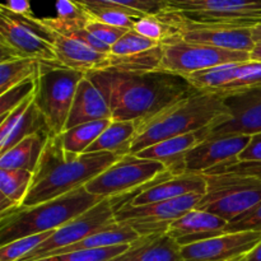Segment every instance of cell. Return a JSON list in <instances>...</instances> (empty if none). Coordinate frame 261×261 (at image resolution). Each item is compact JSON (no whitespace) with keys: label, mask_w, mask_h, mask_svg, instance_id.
<instances>
[{"label":"cell","mask_w":261,"mask_h":261,"mask_svg":"<svg viewBox=\"0 0 261 261\" xmlns=\"http://www.w3.org/2000/svg\"><path fill=\"white\" fill-rule=\"evenodd\" d=\"M87 75L109 101L114 121H140L194 91L182 76L163 71L137 74L106 69Z\"/></svg>","instance_id":"cell-1"},{"label":"cell","mask_w":261,"mask_h":261,"mask_svg":"<svg viewBox=\"0 0 261 261\" xmlns=\"http://www.w3.org/2000/svg\"><path fill=\"white\" fill-rule=\"evenodd\" d=\"M120 158L110 152H68L59 135L50 137L20 206L31 208L83 188Z\"/></svg>","instance_id":"cell-2"},{"label":"cell","mask_w":261,"mask_h":261,"mask_svg":"<svg viewBox=\"0 0 261 261\" xmlns=\"http://www.w3.org/2000/svg\"><path fill=\"white\" fill-rule=\"evenodd\" d=\"M228 119L224 97L194 89L157 114L137 121L130 154H137L168 138L213 129Z\"/></svg>","instance_id":"cell-3"},{"label":"cell","mask_w":261,"mask_h":261,"mask_svg":"<svg viewBox=\"0 0 261 261\" xmlns=\"http://www.w3.org/2000/svg\"><path fill=\"white\" fill-rule=\"evenodd\" d=\"M103 200L88 193L86 186L31 208L0 214V246L14 240L55 231Z\"/></svg>","instance_id":"cell-4"},{"label":"cell","mask_w":261,"mask_h":261,"mask_svg":"<svg viewBox=\"0 0 261 261\" xmlns=\"http://www.w3.org/2000/svg\"><path fill=\"white\" fill-rule=\"evenodd\" d=\"M86 75L60 64L41 63L35 105L46 120L51 137H58L65 130L76 88Z\"/></svg>","instance_id":"cell-5"},{"label":"cell","mask_w":261,"mask_h":261,"mask_svg":"<svg viewBox=\"0 0 261 261\" xmlns=\"http://www.w3.org/2000/svg\"><path fill=\"white\" fill-rule=\"evenodd\" d=\"M0 63L14 59H36L55 63V51L40 18L24 17L0 5Z\"/></svg>","instance_id":"cell-6"},{"label":"cell","mask_w":261,"mask_h":261,"mask_svg":"<svg viewBox=\"0 0 261 261\" xmlns=\"http://www.w3.org/2000/svg\"><path fill=\"white\" fill-rule=\"evenodd\" d=\"M206 191L195 209L209 212L229 223L261 201V180L240 173L205 175Z\"/></svg>","instance_id":"cell-7"},{"label":"cell","mask_w":261,"mask_h":261,"mask_svg":"<svg viewBox=\"0 0 261 261\" xmlns=\"http://www.w3.org/2000/svg\"><path fill=\"white\" fill-rule=\"evenodd\" d=\"M168 172L158 161L126 154L86 185L88 193L102 199L130 195Z\"/></svg>","instance_id":"cell-8"},{"label":"cell","mask_w":261,"mask_h":261,"mask_svg":"<svg viewBox=\"0 0 261 261\" xmlns=\"http://www.w3.org/2000/svg\"><path fill=\"white\" fill-rule=\"evenodd\" d=\"M163 56L160 71L184 76L205 69L251 60L250 53L232 51L189 43L171 35L162 42Z\"/></svg>","instance_id":"cell-9"},{"label":"cell","mask_w":261,"mask_h":261,"mask_svg":"<svg viewBox=\"0 0 261 261\" xmlns=\"http://www.w3.org/2000/svg\"><path fill=\"white\" fill-rule=\"evenodd\" d=\"M170 10L203 24L255 27L261 23V0H168Z\"/></svg>","instance_id":"cell-10"},{"label":"cell","mask_w":261,"mask_h":261,"mask_svg":"<svg viewBox=\"0 0 261 261\" xmlns=\"http://www.w3.org/2000/svg\"><path fill=\"white\" fill-rule=\"evenodd\" d=\"M158 17L170 25L171 35L185 42L246 53H251L256 46L251 27L203 24L172 12H166Z\"/></svg>","instance_id":"cell-11"},{"label":"cell","mask_w":261,"mask_h":261,"mask_svg":"<svg viewBox=\"0 0 261 261\" xmlns=\"http://www.w3.org/2000/svg\"><path fill=\"white\" fill-rule=\"evenodd\" d=\"M115 216H116L115 199H103L93 208L88 209L83 214L61 226L60 228L55 229L45 242H42L37 249L33 250L20 261L43 259L56 250L65 249L70 245L87 239L88 236H92L96 232L109 228L117 223Z\"/></svg>","instance_id":"cell-12"},{"label":"cell","mask_w":261,"mask_h":261,"mask_svg":"<svg viewBox=\"0 0 261 261\" xmlns=\"http://www.w3.org/2000/svg\"><path fill=\"white\" fill-rule=\"evenodd\" d=\"M203 194H189L172 200L158 201L140 206L125 205L116 212V222L127 224L139 236L165 233L175 219L196 208Z\"/></svg>","instance_id":"cell-13"},{"label":"cell","mask_w":261,"mask_h":261,"mask_svg":"<svg viewBox=\"0 0 261 261\" xmlns=\"http://www.w3.org/2000/svg\"><path fill=\"white\" fill-rule=\"evenodd\" d=\"M205 191V175L182 173V175L172 176L170 172H166L140 188L135 193L115 198V206L117 212L125 205L140 206L145 204L158 203V201L172 200V199L189 195V194H203L204 195Z\"/></svg>","instance_id":"cell-14"},{"label":"cell","mask_w":261,"mask_h":261,"mask_svg":"<svg viewBox=\"0 0 261 261\" xmlns=\"http://www.w3.org/2000/svg\"><path fill=\"white\" fill-rule=\"evenodd\" d=\"M229 119L213 129L203 130L205 140L261 133V86L224 98Z\"/></svg>","instance_id":"cell-15"},{"label":"cell","mask_w":261,"mask_h":261,"mask_svg":"<svg viewBox=\"0 0 261 261\" xmlns=\"http://www.w3.org/2000/svg\"><path fill=\"white\" fill-rule=\"evenodd\" d=\"M261 241V232L223 233L181 247L182 261H232L249 254Z\"/></svg>","instance_id":"cell-16"},{"label":"cell","mask_w":261,"mask_h":261,"mask_svg":"<svg viewBox=\"0 0 261 261\" xmlns=\"http://www.w3.org/2000/svg\"><path fill=\"white\" fill-rule=\"evenodd\" d=\"M250 138L249 135H233L199 143L186 155L184 172L205 175L214 167L236 162L249 144Z\"/></svg>","instance_id":"cell-17"},{"label":"cell","mask_w":261,"mask_h":261,"mask_svg":"<svg viewBox=\"0 0 261 261\" xmlns=\"http://www.w3.org/2000/svg\"><path fill=\"white\" fill-rule=\"evenodd\" d=\"M42 20V18H41ZM43 23V20H42ZM46 27L47 40L53 45L58 64L84 74L106 70L110 68V54H102L79 41L69 38L53 28Z\"/></svg>","instance_id":"cell-18"},{"label":"cell","mask_w":261,"mask_h":261,"mask_svg":"<svg viewBox=\"0 0 261 261\" xmlns=\"http://www.w3.org/2000/svg\"><path fill=\"white\" fill-rule=\"evenodd\" d=\"M40 132L50 133V129L35 105V94H32L17 109L0 117V154L9 150L28 135Z\"/></svg>","instance_id":"cell-19"},{"label":"cell","mask_w":261,"mask_h":261,"mask_svg":"<svg viewBox=\"0 0 261 261\" xmlns=\"http://www.w3.org/2000/svg\"><path fill=\"white\" fill-rule=\"evenodd\" d=\"M227 224L228 222L216 214L200 209H193L175 219L168 227L167 233L182 247L223 234Z\"/></svg>","instance_id":"cell-20"},{"label":"cell","mask_w":261,"mask_h":261,"mask_svg":"<svg viewBox=\"0 0 261 261\" xmlns=\"http://www.w3.org/2000/svg\"><path fill=\"white\" fill-rule=\"evenodd\" d=\"M97 120H112L111 107L101 89L86 75L76 88L65 130Z\"/></svg>","instance_id":"cell-21"},{"label":"cell","mask_w":261,"mask_h":261,"mask_svg":"<svg viewBox=\"0 0 261 261\" xmlns=\"http://www.w3.org/2000/svg\"><path fill=\"white\" fill-rule=\"evenodd\" d=\"M204 140H205L204 133L203 130H200L190 134L168 138L145 148L135 155L163 163L172 176L182 175L185 173L184 167H185V158L188 153Z\"/></svg>","instance_id":"cell-22"},{"label":"cell","mask_w":261,"mask_h":261,"mask_svg":"<svg viewBox=\"0 0 261 261\" xmlns=\"http://www.w3.org/2000/svg\"><path fill=\"white\" fill-rule=\"evenodd\" d=\"M110 261H182L181 245L167 232L147 234Z\"/></svg>","instance_id":"cell-23"},{"label":"cell","mask_w":261,"mask_h":261,"mask_svg":"<svg viewBox=\"0 0 261 261\" xmlns=\"http://www.w3.org/2000/svg\"><path fill=\"white\" fill-rule=\"evenodd\" d=\"M50 137L51 134L47 132L28 135L0 154V170H23L33 173Z\"/></svg>","instance_id":"cell-24"},{"label":"cell","mask_w":261,"mask_h":261,"mask_svg":"<svg viewBox=\"0 0 261 261\" xmlns=\"http://www.w3.org/2000/svg\"><path fill=\"white\" fill-rule=\"evenodd\" d=\"M139 234L135 229L127 224L116 223L114 226L109 227L106 229L96 232L92 236H88L87 239L76 242V244L70 245L65 249L56 250L51 252L47 256H54V255L68 254V252L74 251H83V250H94V249H105V247L119 246V245H129L134 242L135 240L139 239ZM46 256V257H47Z\"/></svg>","instance_id":"cell-25"},{"label":"cell","mask_w":261,"mask_h":261,"mask_svg":"<svg viewBox=\"0 0 261 261\" xmlns=\"http://www.w3.org/2000/svg\"><path fill=\"white\" fill-rule=\"evenodd\" d=\"M137 134L135 121H114L103 130L86 153L110 152L119 157L130 154L132 142Z\"/></svg>","instance_id":"cell-26"},{"label":"cell","mask_w":261,"mask_h":261,"mask_svg":"<svg viewBox=\"0 0 261 261\" xmlns=\"http://www.w3.org/2000/svg\"><path fill=\"white\" fill-rule=\"evenodd\" d=\"M33 173L23 170H0V214L22 205L30 190Z\"/></svg>","instance_id":"cell-27"},{"label":"cell","mask_w":261,"mask_h":261,"mask_svg":"<svg viewBox=\"0 0 261 261\" xmlns=\"http://www.w3.org/2000/svg\"><path fill=\"white\" fill-rule=\"evenodd\" d=\"M76 4L81 5L86 14L92 19L126 30H133L137 19L144 17L135 10L97 0H81Z\"/></svg>","instance_id":"cell-28"},{"label":"cell","mask_w":261,"mask_h":261,"mask_svg":"<svg viewBox=\"0 0 261 261\" xmlns=\"http://www.w3.org/2000/svg\"><path fill=\"white\" fill-rule=\"evenodd\" d=\"M162 43L148 51L127 56H115L110 54V68L122 73H153L160 71L162 63Z\"/></svg>","instance_id":"cell-29"},{"label":"cell","mask_w":261,"mask_h":261,"mask_svg":"<svg viewBox=\"0 0 261 261\" xmlns=\"http://www.w3.org/2000/svg\"><path fill=\"white\" fill-rule=\"evenodd\" d=\"M111 121L112 120H97V121L76 125L71 129L64 130L59 138L63 147L68 152L82 154L86 153V150L96 142L97 138L111 124Z\"/></svg>","instance_id":"cell-30"},{"label":"cell","mask_w":261,"mask_h":261,"mask_svg":"<svg viewBox=\"0 0 261 261\" xmlns=\"http://www.w3.org/2000/svg\"><path fill=\"white\" fill-rule=\"evenodd\" d=\"M242 64V63H240ZM240 64H227L188 74L182 78L196 91L218 93L222 88L233 81Z\"/></svg>","instance_id":"cell-31"},{"label":"cell","mask_w":261,"mask_h":261,"mask_svg":"<svg viewBox=\"0 0 261 261\" xmlns=\"http://www.w3.org/2000/svg\"><path fill=\"white\" fill-rule=\"evenodd\" d=\"M42 61L36 59H14L0 63V94L25 81H37Z\"/></svg>","instance_id":"cell-32"},{"label":"cell","mask_w":261,"mask_h":261,"mask_svg":"<svg viewBox=\"0 0 261 261\" xmlns=\"http://www.w3.org/2000/svg\"><path fill=\"white\" fill-rule=\"evenodd\" d=\"M88 17L81 18V19H63V18H42L43 23L47 27L53 28L56 32L61 33V35L66 36L69 38L79 41V42L84 43V45L89 46L93 50L99 51L102 54H110L111 47L105 45L99 40H97L86 27V23Z\"/></svg>","instance_id":"cell-33"},{"label":"cell","mask_w":261,"mask_h":261,"mask_svg":"<svg viewBox=\"0 0 261 261\" xmlns=\"http://www.w3.org/2000/svg\"><path fill=\"white\" fill-rule=\"evenodd\" d=\"M261 86V63L260 61H246L239 65L233 81L227 84L217 94L222 97H228L246 89Z\"/></svg>","instance_id":"cell-34"},{"label":"cell","mask_w":261,"mask_h":261,"mask_svg":"<svg viewBox=\"0 0 261 261\" xmlns=\"http://www.w3.org/2000/svg\"><path fill=\"white\" fill-rule=\"evenodd\" d=\"M53 232H43V233L22 237L4 246H0V261H20L33 250L37 249L42 242H45L53 234Z\"/></svg>","instance_id":"cell-35"},{"label":"cell","mask_w":261,"mask_h":261,"mask_svg":"<svg viewBox=\"0 0 261 261\" xmlns=\"http://www.w3.org/2000/svg\"><path fill=\"white\" fill-rule=\"evenodd\" d=\"M129 245L68 252V254L54 255V256H47L35 261H110L116 257L117 255L122 254L129 247Z\"/></svg>","instance_id":"cell-36"},{"label":"cell","mask_w":261,"mask_h":261,"mask_svg":"<svg viewBox=\"0 0 261 261\" xmlns=\"http://www.w3.org/2000/svg\"><path fill=\"white\" fill-rule=\"evenodd\" d=\"M160 45L161 43L157 42V41L149 40V38L144 37V36L135 32L134 30H130L127 31L115 45L111 46L110 54L115 56L134 55V54L148 51L150 50V48H154Z\"/></svg>","instance_id":"cell-37"},{"label":"cell","mask_w":261,"mask_h":261,"mask_svg":"<svg viewBox=\"0 0 261 261\" xmlns=\"http://www.w3.org/2000/svg\"><path fill=\"white\" fill-rule=\"evenodd\" d=\"M36 87H37V81L31 79V81L23 82V83L10 88L5 93L0 94V117L12 112L25 99L35 94Z\"/></svg>","instance_id":"cell-38"},{"label":"cell","mask_w":261,"mask_h":261,"mask_svg":"<svg viewBox=\"0 0 261 261\" xmlns=\"http://www.w3.org/2000/svg\"><path fill=\"white\" fill-rule=\"evenodd\" d=\"M133 30L139 35L162 43L171 36L170 25L166 24L158 15H144L135 22Z\"/></svg>","instance_id":"cell-39"},{"label":"cell","mask_w":261,"mask_h":261,"mask_svg":"<svg viewBox=\"0 0 261 261\" xmlns=\"http://www.w3.org/2000/svg\"><path fill=\"white\" fill-rule=\"evenodd\" d=\"M135 10L143 15H161L170 10L168 0H97Z\"/></svg>","instance_id":"cell-40"},{"label":"cell","mask_w":261,"mask_h":261,"mask_svg":"<svg viewBox=\"0 0 261 261\" xmlns=\"http://www.w3.org/2000/svg\"><path fill=\"white\" fill-rule=\"evenodd\" d=\"M244 231L261 232V201L252 206L251 209L242 213L241 216L236 217L233 221L229 222L224 233Z\"/></svg>","instance_id":"cell-41"},{"label":"cell","mask_w":261,"mask_h":261,"mask_svg":"<svg viewBox=\"0 0 261 261\" xmlns=\"http://www.w3.org/2000/svg\"><path fill=\"white\" fill-rule=\"evenodd\" d=\"M88 17V15H87ZM86 27L97 40H99L101 42H103L105 45L110 46L111 47L112 45L117 42L125 33L127 32L126 28H120L115 27V25L106 24V23L98 22L96 19H92V18L88 17L86 23Z\"/></svg>","instance_id":"cell-42"},{"label":"cell","mask_w":261,"mask_h":261,"mask_svg":"<svg viewBox=\"0 0 261 261\" xmlns=\"http://www.w3.org/2000/svg\"><path fill=\"white\" fill-rule=\"evenodd\" d=\"M218 173H240V175L252 176L261 180V161H251V162H236L228 165H221L208 171L205 175H218Z\"/></svg>","instance_id":"cell-43"},{"label":"cell","mask_w":261,"mask_h":261,"mask_svg":"<svg viewBox=\"0 0 261 261\" xmlns=\"http://www.w3.org/2000/svg\"><path fill=\"white\" fill-rule=\"evenodd\" d=\"M56 17L63 19H81L87 17L83 8L73 0H56Z\"/></svg>","instance_id":"cell-44"},{"label":"cell","mask_w":261,"mask_h":261,"mask_svg":"<svg viewBox=\"0 0 261 261\" xmlns=\"http://www.w3.org/2000/svg\"><path fill=\"white\" fill-rule=\"evenodd\" d=\"M240 162H251V161H261V133L251 135L247 147L239 155Z\"/></svg>","instance_id":"cell-45"},{"label":"cell","mask_w":261,"mask_h":261,"mask_svg":"<svg viewBox=\"0 0 261 261\" xmlns=\"http://www.w3.org/2000/svg\"><path fill=\"white\" fill-rule=\"evenodd\" d=\"M2 5L14 14L24 15V17L32 15L31 0H5Z\"/></svg>","instance_id":"cell-46"},{"label":"cell","mask_w":261,"mask_h":261,"mask_svg":"<svg viewBox=\"0 0 261 261\" xmlns=\"http://www.w3.org/2000/svg\"><path fill=\"white\" fill-rule=\"evenodd\" d=\"M245 261H261V241L247 255H245Z\"/></svg>","instance_id":"cell-47"},{"label":"cell","mask_w":261,"mask_h":261,"mask_svg":"<svg viewBox=\"0 0 261 261\" xmlns=\"http://www.w3.org/2000/svg\"><path fill=\"white\" fill-rule=\"evenodd\" d=\"M250 58L252 61H260L261 63V43H257L254 50L250 53Z\"/></svg>","instance_id":"cell-48"},{"label":"cell","mask_w":261,"mask_h":261,"mask_svg":"<svg viewBox=\"0 0 261 261\" xmlns=\"http://www.w3.org/2000/svg\"><path fill=\"white\" fill-rule=\"evenodd\" d=\"M252 38H254L255 43H261V23L252 27Z\"/></svg>","instance_id":"cell-49"},{"label":"cell","mask_w":261,"mask_h":261,"mask_svg":"<svg viewBox=\"0 0 261 261\" xmlns=\"http://www.w3.org/2000/svg\"><path fill=\"white\" fill-rule=\"evenodd\" d=\"M232 261H245V256H242V257H239V259H236V260H232Z\"/></svg>","instance_id":"cell-50"},{"label":"cell","mask_w":261,"mask_h":261,"mask_svg":"<svg viewBox=\"0 0 261 261\" xmlns=\"http://www.w3.org/2000/svg\"><path fill=\"white\" fill-rule=\"evenodd\" d=\"M73 2L74 3H79V2H81V0H73Z\"/></svg>","instance_id":"cell-51"}]
</instances>
